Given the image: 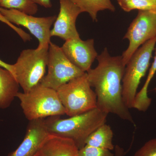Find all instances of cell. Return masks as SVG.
Segmentation results:
<instances>
[{
    "mask_svg": "<svg viewBox=\"0 0 156 156\" xmlns=\"http://www.w3.org/2000/svg\"><path fill=\"white\" fill-rule=\"evenodd\" d=\"M44 119L29 121L25 136L18 147L8 156H34L50 135L45 126Z\"/></svg>",
    "mask_w": 156,
    "mask_h": 156,
    "instance_id": "cell-12",
    "label": "cell"
},
{
    "mask_svg": "<svg viewBox=\"0 0 156 156\" xmlns=\"http://www.w3.org/2000/svg\"><path fill=\"white\" fill-rule=\"evenodd\" d=\"M56 91L66 115L69 117L97 108V96L89 84L87 73L62 85Z\"/></svg>",
    "mask_w": 156,
    "mask_h": 156,
    "instance_id": "cell-5",
    "label": "cell"
},
{
    "mask_svg": "<svg viewBox=\"0 0 156 156\" xmlns=\"http://www.w3.org/2000/svg\"><path fill=\"white\" fill-rule=\"evenodd\" d=\"M47 66L48 73L40 83L56 91L62 85L86 73L70 61L61 47L52 42L49 44Z\"/></svg>",
    "mask_w": 156,
    "mask_h": 156,
    "instance_id": "cell-7",
    "label": "cell"
},
{
    "mask_svg": "<svg viewBox=\"0 0 156 156\" xmlns=\"http://www.w3.org/2000/svg\"><path fill=\"white\" fill-rule=\"evenodd\" d=\"M49 45L22 51L13 64V74L23 92L40 83L45 76L48 62Z\"/></svg>",
    "mask_w": 156,
    "mask_h": 156,
    "instance_id": "cell-4",
    "label": "cell"
},
{
    "mask_svg": "<svg viewBox=\"0 0 156 156\" xmlns=\"http://www.w3.org/2000/svg\"><path fill=\"white\" fill-rule=\"evenodd\" d=\"M156 72V48L155 56L153 63L152 65L148 75L147 79L145 83L139 92L136 93L135 98V102L138 106L146 107L148 106L151 102V98L147 95L148 88L152 79L153 78Z\"/></svg>",
    "mask_w": 156,
    "mask_h": 156,
    "instance_id": "cell-19",
    "label": "cell"
},
{
    "mask_svg": "<svg viewBox=\"0 0 156 156\" xmlns=\"http://www.w3.org/2000/svg\"><path fill=\"white\" fill-rule=\"evenodd\" d=\"M0 66L8 70L11 73L13 74V65L9 64L8 63H6L5 62L0 59Z\"/></svg>",
    "mask_w": 156,
    "mask_h": 156,
    "instance_id": "cell-24",
    "label": "cell"
},
{
    "mask_svg": "<svg viewBox=\"0 0 156 156\" xmlns=\"http://www.w3.org/2000/svg\"><path fill=\"white\" fill-rule=\"evenodd\" d=\"M78 152L72 140L50 134L34 156H79Z\"/></svg>",
    "mask_w": 156,
    "mask_h": 156,
    "instance_id": "cell-13",
    "label": "cell"
},
{
    "mask_svg": "<svg viewBox=\"0 0 156 156\" xmlns=\"http://www.w3.org/2000/svg\"><path fill=\"white\" fill-rule=\"evenodd\" d=\"M19 87L13 74L0 66V109L11 105L19 92Z\"/></svg>",
    "mask_w": 156,
    "mask_h": 156,
    "instance_id": "cell-14",
    "label": "cell"
},
{
    "mask_svg": "<svg viewBox=\"0 0 156 156\" xmlns=\"http://www.w3.org/2000/svg\"><path fill=\"white\" fill-rule=\"evenodd\" d=\"M32 1L37 5H40L47 9L51 8L52 7L51 0H32Z\"/></svg>",
    "mask_w": 156,
    "mask_h": 156,
    "instance_id": "cell-23",
    "label": "cell"
},
{
    "mask_svg": "<svg viewBox=\"0 0 156 156\" xmlns=\"http://www.w3.org/2000/svg\"><path fill=\"white\" fill-rule=\"evenodd\" d=\"M0 8H1V7H0ZM0 21L7 24V25L9 26V27H11L12 29H13L14 31L16 32L17 34L22 39L23 41L26 42L27 41H29L31 39L30 36L23 30L22 29L17 27L14 24L9 22V20L3 16L1 11H0Z\"/></svg>",
    "mask_w": 156,
    "mask_h": 156,
    "instance_id": "cell-22",
    "label": "cell"
},
{
    "mask_svg": "<svg viewBox=\"0 0 156 156\" xmlns=\"http://www.w3.org/2000/svg\"><path fill=\"white\" fill-rule=\"evenodd\" d=\"M80 9L87 12L93 21H97L98 13L104 10L114 12L115 8L111 0H70Z\"/></svg>",
    "mask_w": 156,
    "mask_h": 156,
    "instance_id": "cell-16",
    "label": "cell"
},
{
    "mask_svg": "<svg viewBox=\"0 0 156 156\" xmlns=\"http://www.w3.org/2000/svg\"><path fill=\"white\" fill-rule=\"evenodd\" d=\"M113 132L112 128L105 123L98 128L89 136L86 145L113 150L115 146L113 144Z\"/></svg>",
    "mask_w": 156,
    "mask_h": 156,
    "instance_id": "cell-15",
    "label": "cell"
},
{
    "mask_svg": "<svg viewBox=\"0 0 156 156\" xmlns=\"http://www.w3.org/2000/svg\"><path fill=\"white\" fill-rule=\"evenodd\" d=\"M134 156H156V138L145 143L136 151Z\"/></svg>",
    "mask_w": 156,
    "mask_h": 156,
    "instance_id": "cell-21",
    "label": "cell"
},
{
    "mask_svg": "<svg viewBox=\"0 0 156 156\" xmlns=\"http://www.w3.org/2000/svg\"><path fill=\"white\" fill-rule=\"evenodd\" d=\"M3 16L11 23L22 26L27 29L38 40L37 48H43L51 43V28L54 24L56 15L46 17H36L15 10L0 8Z\"/></svg>",
    "mask_w": 156,
    "mask_h": 156,
    "instance_id": "cell-9",
    "label": "cell"
},
{
    "mask_svg": "<svg viewBox=\"0 0 156 156\" xmlns=\"http://www.w3.org/2000/svg\"><path fill=\"white\" fill-rule=\"evenodd\" d=\"M156 44V37L138 48L126 64L122 79V98L128 109L134 108V100L140 80L145 76Z\"/></svg>",
    "mask_w": 156,
    "mask_h": 156,
    "instance_id": "cell-6",
    "label": "cell"
},
{
    "mask_svg": "<svg viewBox=\"0 0 156 156\" xmlns=\"http://www.w3.org/2000/svg\"><path fill=\"white\" fill-rule=\"evenodd\" d=\"M79 156H114L111 151L86 145L79 150Z\"/></svg>",
    "mask_w": 156,
    "mask_h": 156,
    "instance_id": "cell-20",
    "label": "cell"
},
{
    "mask_svg": "<svg viewBox=\"0 0 156 156\" xmlns=\"http://www.w3.org/2000/svg\"><path fill=\"white\" fill-rule=\"evenodd\" d=\"M156 37V11H138L131 23L124 38L128 39L129 46L122 55L126 66L140 45Z\"/></svg>",
    "mask_w": 156,
    "mask_h": 156,
    "instance_id": "cell-8",
    "label": "cell"
},
{
    "mask_svg": "<svg viewBox=\"0 0 156 156\" xmlns=\"http://www.w3.org/2000/svg\"><path fill=\"white\" fill-rule=\"evenodd\" d=\"M108 115L96 108L66 119L60 116L48 117L44 122L49 134L71 140L80 150L86 145L89 136L106 123Z\"/></svg>",
    "mask_w": 156,
    "mask_h": 156,
    "instance_id": "cell-2",
    "label": "cell"
},
{
    "mask_svg": "<svg viewBox=\"0 0 156 156\" xmlns=\"http://www.w3.org/2000/svg\"><path fill=\"white\" fill-rule=\"evenodd\" d=\"M0 7L15 9L31 15L36 14L38 10L37 5L32 0H0Z\"/></svg>",
    "mask_w": 156,
    "mask_h": 156,
    "instance_id": "cell-17",
    "label": "cell"
},
{
    "mask_svg": "<svg viewBox=\"0 0 156 156\" xmlns=\"http://www.w3.org/2000/svg\"><path fill=\"white\" fill-rule=\"evenodd\" d=\"M97 59V67L90 69L87 73L90 86L95 88L97 108L134 124L129 109L123 101L121 83L126 66L123 64L122 56H111L105 48Z\"/></svg>",
    "mask_w": 156,
    "mask_h": 156,
    "instance_id": "cell-1",
    "label": "cell"
},
{
    "mask_svg": "<svg viewBox=\"0 0 156 156\" xmlns=\"http://www.w3.org/2000/svg\"><path fill=\"white\" fill-rule=\"evenodd\" d=\"M117 2L126 12L134 10L156 11V0H117Z\"/></svg>",
    "mask_w": 156,
    "mask_h": 156,
    "instance_id": "cell-18",
    "label": "cell"
},
{
    "mask_svg": "<svg viewBox=\"0 0 156 156\" xmlns=\"http://www.w3.org/2000/svg\"><path fill=\"white\" fill-rule=\"evenodd\" d=\"M59 12L51 30V37H58L65 41L80 38L76 21L82 11L70 0H59Z\"/></svg>",
    "mask_w": 156,
    "mask_h": 156,
    "instance_id": "cell-10",
    "label": "cell"
},
{
    "mask_svg": "<svg viewBox=\"0 0 156 156\" xmlns=\"http://www.w3.org/2000/svg\"><path fill=\"white\" fill-rule=\"evenodd\" d=\"M16 97L29 121L66 115L57 91L39 84L28 92H18Z\"/></svg>",
    "mask_w": 156,
    "mask_h": 156,
    "instance_id": "cell-3",
    "label": "cell"
},
{
    "mask_svg": "<svg viewBox=\"0 0 156 156\" xmlns=\"http://www.w3.org/2000/svg\"><path fill=\"white\" fill-rule=\"evenodd\" d=\"M61 48L70 61L85 73L91 69L98 56L92 39L83 41L80 38L68 40Z\"/></svg>",
    "mask_w": 156,
    "mask_h": 156,
    "instance_id": "cell-11",
    "label": "cell"
}]
</instances>
